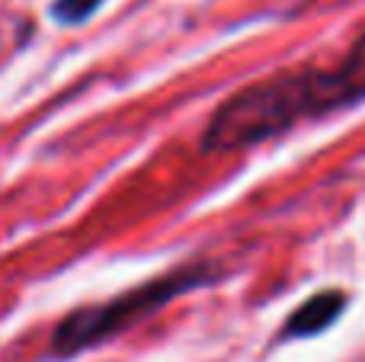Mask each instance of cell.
Returning <instances> with one entry per match:
<instances>
[{
	"instance_id": "1",
	"label": "cell",
	"mask_w": 365,
	"mask_h": 362,
	"mask_svg": "<svg viewBox=\"0 0 365 362\" xmlns=\"http://www.w3.org/2000/svg\"><path fill=\"white\" fill-rule=\"evenodd\" d=\"M365 96V36L336 71H295L269 77L234 93L215 113L205 132V151L250 148L263 138L285 132L302 119L340 106H353Z\"/></svg>"
},
{
	"instance_id": "2",
	"label": "cell",
	"mask_w": 365,
	"mask_h": 362,
	"mask_svg": "<svg viewBox=\"0 0 365 362\" xmlns=\"http://www.w3.org/2000/svg\"><path fill=\"white\" fill-rule=\"evenodd\" d=\"M208 276L202 269H182V273L164 276V279H154L148 286H138L132 292L119 295V299L106 301V305L96 308H81V311L68 314V318L58 324L55 331V353L58 356H74V353L87 350L93 343H103L113 333H119L122 327L135 324L138 318L158 311L160 305H167L170 299L182 295L186 289L202 286Z\"/></svg>"
},
{
	"instance_id": "3",
	"label": "cell",
	"mask_w": 365,
	"mask_h": 362,
	"mask_svg": "<svg viewBox=\"0 0 365 362\" xmlns=\"http://www.w3.org/2000/svg\"><path fill=\"white\" fill-rule=\"evenodd\" d=\"M343 305H346L343 292H317L314 299H308L289 318V324H285V333H289V337H311V333L327 331V327L334 324L336 318H340Z\"/></svg>"
},
{
	"instance_id": "4",
	"label": "cell",
	"mask_w": 365,
	"mask_h": 362,
	"mask_svg": "<svg viewBox=\"0 0 365 362\" xmlns=\"http://www.w3.org/2000/svg\"><path fill=\"white\" fill-rule=\"evenodd\" d=\"M100 4L103 0H55L51 16L64 26H74V23H83V19L93 16V13L100 10Z\"/></svg>"
}]
</instances>
